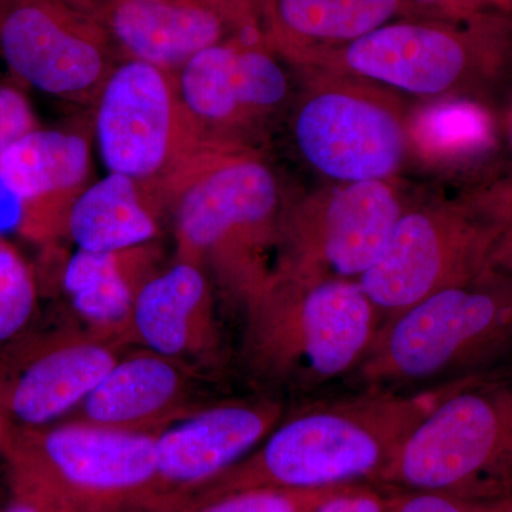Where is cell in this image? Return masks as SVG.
I'll return each mask as SVG.
<instances>
[{"label": "cell", "mask_w": 512, "mask_h": 512, "mask_svg": "<svg viewBox=\"0 0 512 512\" xmlns=\"http://www.w3.org/2000/svg\"><path fill=\"white\" fill-rule=\"evenodd\" d=\"M409 136L412 168L453 177L494 156L498 124L483 101H417L410 106Z\"/></svg>", "instance_id": "22"}, {"label": "cell", "mask_w": 512, "mask_h": 512, "mask_svg": "<svg viewBox=\"0 0 512 512\" xmlns=\"http://www.w3.org/2000/svg\"><path fill=\"white\" fill-rule=\"evenodd\" d=\"M380 484L503 500L512 490V377L460 380L404 441Z\"/></svg>", "instance_id": "9"}, {"label": "cell", "mask_w": 512, "mask_h": 512, "mask_svg": "<svg viewBox=\"0 0 512 512\" xmlns=\"http://www.w3.org/2000/svg\"><path fill=\"white\" fill-rule=\"evenodd\" d=\"M10 424L8 421L3 419L2 414H0V450H2L3 441L6 439V434H8Z\"/></svg>", "instance_id": "34"}, {"label": "cell", "mask_w": 512, "mask_h": 512, "mask_svg": "<svg viewBox=\"0 0 512 512\" xmlns=\"http://www.w3.org/2000/svg\"><path fill=\"white\" fill-rule=\"evenodd\" d=\"M39 302L33 266L0 235V349L29 329Z\"/></svg>", "instance_id": "24"}, {"label": "cell", "mask_w": 512, "mask_h": 512, "mask_svg": "<svg viewBox=\"0 0 512 512\" xmlns=\"http://www.w3.org/2000/svg\"><path fill=\"white\" fill-rule=\"evenodd\" d=\"M348 485L318 490L249 488L191 501L174 512H309Z\"/></svg>", "instance_id": "25"}, {"label": "cell", "mask_w": 512, "mask_h": 512, "mask_svg": "<svg viewBox=\"0 0 512 512\" xmlns=\"http://www.w3.org/2000/svg\"><path fill=\"white\" fill-rule=\"evenodd\" d=\"M3 512H49L40 507L35 501L29 500L23 495L10 493L8 504L3 507Z\"/></svg>", "instance_id": "31"}, {"label": "cell", "mask_w": 512, "mask_h": 512, "mask_svg": "<svg viewBox=\"0 0 512 512\" xmlns=\"http://www.w3.org/2000/svg\"><path fill=\"white\" fill-rule=\"evenodd\" d=\"M393 493L372 484H352L326 498L309 512H392Z\"/></svg>", "instance_id": "29"}, {"label": "cell", "mask_w": 512, "mask_h": 512, "mask_svg": "<svg viewBox=\"0 0 512 512\" xmlns=\"http://www.w3.org/2000/svg\"><path fill=\"white\" fill-rule=\"evenodd\" d=\"M512 356V275L488 266L384 320L355 375L373 390L481 376Z\"/></svg>", "instance_id": "3"}, {"label": "cell", "mask_w": 512, "mask_h": 512, "mask_svg": "<svg viewBox=\"0 0 512 512\" xmlns=\"http://www.w3.org/2000/svg\"><path fill=\"white\" fill-rule=\"evenodd\" d=\"M504 512H512V490L511 493L505 497Z\"/></svg>", "instance_id": "35"}, {"label": "cell", "mask_w": 512, "mask_h": 512, "mask_svg": "<svg viewBox=\"0 0 512 512\" xmlns=\"http://www.w3.org/2000/svg\"><path fill=\"white\" fill-rule=\"evenodd\" d=\"M504 501L505 498L484 501L430 491L396 490L392 512H504Z\"/></svg>", "instance_id": "26"}, {"label": "cell", "mask_w": 512, "mask_h": 512, "mask_svg": "<svg viewBox=\"0 0 512 512\" xmlns=\"http://www.w3.org/2000/svg\"><path fill=\"white\" fill-rule=\"evenodd\" d=\"M163 211L133 178L107 173L72 202L64 238L79 251H121L157 241Z\"/></svg>", "instance_id": "23"}, {"label": "cell", "mask_w": 512, "mask_h": 512, "mask_svg": "<svg viewBox=\"0 0 512 512\" xmlns=\"http://www.w3.org/2000/svg\"><path fill=\"white\" fill-rule=\"evenodd\" d=\"M245 320L249 372L262 382L308 389L356 372L382 325L356 281L278 271Z\"/></svg>", "instance_id": "4"}, {"label": "cell", "mask_w": 512, "mask_h": 512, "mask_svg": "<svg viewBox=\"0 0 512 512\" xmlns=\"http://www.w3.org/2000/svg\"><path fill=\"white\" fill-rule=\"evenodd\" d=\"M293 70L284 124L293 153L311 173L345 184L397 180L412 170L406 97L350 74Z\"/></svg>", "instance_id": "8"}, {"label": "cell", "mask_w": 512, "mask_h": 512, "mask_svg": "<svg viewBox=\"0 0 512 512\" xmlns=\"http://www.w3.org/2000/svg\"><path fill=\"white\" fill-rule=\"evenodd\" d=\"M0 59L19 82L94 104L121 62L96 16L66 0H0Z\"/></svg>", "instance_id": "13"}, {"label": "cell", "mask_w": 512, "mask_h": 512, "mask_svg": "<svg viewBox=\"0 0 512 512\" xmlns=\"http://www.w3.org/2000/svg\"><path fill=\"white\" fill-rule=\"evenodd\" d=\"M131 345L183 360L198 369L220 363L222 338L215 289L197 266L174 261L138 293Z\"/></svg>", "instance_id": "19"}, {"label": "cell", "mask_w": 512, "mask_h": 512, "mask_svg": "<svg viewBox=\"0 0 512 512\" xmlns=\"http://www.w3.org/2000/svg\"><path fill=\"white\" fill-rule=\"evenodd\" d=\"M104 512H154L150 508L143 507V505H133V507L117 508V510H110Z\"/></svg>", "instance_id": "33"}, {"label": "cell", "mask_w": 512, "mask_h": 512, "mask_svg": "<svg viewBox=\"0 0 512 512\" xmlns=\"http://www.w3.org/2000/svg\"><path fill=\"white\" fill-rule=\"evenodd\" d=\"M93 106L104 167L133 178L158 207L168 185L212 151L202 146L188 120L174 74L151 64H117Z\"/></svg>", "instance_id": "12"}, {"label": "cell", "mask_w": 512, "mask_h": 512, "mask_svg": "<svg viewBox=\"0 0 512 512\" xmlns=\"http://www.w3.org/2000/svg\"><path fill=\"white\" fill-rule=\"evenodd\" d=\"M37 128L39 120L26 94L0 82V153Z\"/></svg>", "instance_id": "27"}, {"label": "cell", "mask_w": 512, "mask_h": 512, "mask_svg": "<svg viewBox=\"0 0 512 512\" xmlns=\"http://www.w3.org/2000/svg\"><path fill=\"white\" fill-rule=\"evenodd\" d=\"M419 192L397 180L322 183L291 192L274 271L299 278L359 281L377 261Z\"/></svg>", "instance_id": "10"}, {"label": "cell", "mask_w": 512, "mask_h": 512, "mask_svg": "<svg viewBox=\"0 0 512 512\" xmlns=\"http://www.w3.org/2000/svg\"><path fill=\"white\" fill-rule=\"evenodd\" d=\"M511 5H512V0H511Z\"/></svg>", "instance_id": "38"}, {"label": "cell", "mask_w": 512, "mask_h": 512, "mask_svg": "<svg viewBox=\"0 0 512 512\" xmlns=\"http://www.w3.org/2000/svg\"><path fill=\"white\" fill-rule=\"evenodd\" d=\"M289 195L266 151H207L160 198L175 261L200 268L247 315L274 274Z\"/></svg>", "instance_id": "1"}, {"label": "cell", "mask_w": 512, "mask_h": 512, "mask_svg": "<svg viewBox=\"0 0 512 512\" xmlns=\"http://www.w3.org/2000/svg\"><path fill=\"white\" fill-rule=\"evenodd\" d=\"M163 268L164 252L157 241L121 251L77 249L63 266L60 286L77 323L131 346V315L138 293Z\"/></svg>", "instance_id": "20"}, {"label": "cell", "mask_w": 512, "mask_h": 512, "mask_svg": "<svg viewBox=\"0 0 512 512\" xmlns=\"http://www.w3.org/2000/svg\"><path fill=\"white\" fill-rule=\"evenodd\" d=\"M410 0H265L266 43L292 69L356 42L399 19H412Z\"/></svg>", "instance_id": "21"}, {"label": "cell", "mask_w": 512, "mask_h": 512, "mask_svg": "<svg viewBox=\"0 0 512 512\" xmlns=\"http://www.w3.org/2000/svg\"><path fill=\"white\" fill-rule=\"evenodd\" d=\"M67 3L74 6V8L83 10V12L90 13V15L99 18L101 9L110 2V0H66Z\"/></svg>", "instance_id": "32"}, {"label": "cell", "mask_w": 512, "mask_h": 512, "mask_svg": "<svg viewBox=\"0 0 512 512\" xmlns=\"http://www.w3.org/2000/svg\"><path fill=\"white\" fill-rule=\"evenodd\" d=\"M10 493L49 512L148 508L157 471V433L64 419L10 426L3 441Z\"/></svg>", "instance_id": "7"}, {"label": "cell", "mask_w": 512, "mask_h": 512, "mask_svg": "<svg viewBox=\"0 0 512 512\" xmlns=\"http://www.w3.org/2000/svg\"><path fill=\"white\" fill-rule=\"evenodd\" d=\"M90 167L87 137L40 127L0 153V190L18 205L25 231L62 237L70 205L89 185Z\"/></svg>", "instance_id": "17"}, {"label": "cell", "mask_w": 512, "mask_h": 512, "mask_svg": "<svg viewBox=\"0 0 512 512\" xmlns=\"http://www.w3.org/2000/svg\"><path fill=\"white\" fill-rule=\"evenodd\" d=\"M305 67L350 74L419 101L487 103L512 72V15L487 13L463 22L394 20L320 53Z\"/></svg>", "instance_id": "6"}, {"label": "cell", "mask_w": 512, "mask_h": 512, "mask_svg": "<svg viewBox=\"0 0 512 512\" xmlns=\"http://www.w3.org/2000/svg\"><path fill=\"white\" fill-rule=\"evenodd\" d=\"M192 128L207 150L266 151L295 94V70L264 39L237 37L174 74Z\"/></svg>", "instance_id": "11"}, {"label": "cell", "mask_w": 512, "mask_h": 512, "mask_svg": "<svg viewBox=\"0 0 512 512\" xmlns=\"http://www.w3.org/2000/svg\"><path fill=\"white\" fill-rule=\"evenodd\" d=\"M412 19L463 22L487 13L512 15L511 0H410Z\"/></svg>", "instance_id": "28"}, {"label": "cell", "mask_w": 512, "mask_h": 512, "mask_svg": "<svg viewBox=\"0 0 512 512\" xmlns=\"http://www.w3.org/2000/svg\"><path fill=\"white\" fill-rule=\"evenodd\" d=\"M284 419L271 397L204 404L157 433L156 483L148 508L174 512L247 458Z\"/></svg>", "instance_id": "15"}, {"label": "cell", "mask_w": 512, "mask_h": 512, "mask_svg": "<svg viewBox=\"0 0 512 512\" xmlns=\"http://www.w3.org/2000/svg\"><path fill=\"white\" fill-rule=\"evenodd\" d=\"M488 266L512 275V221L498 241Z\"/></svg>", "instance_id": "30"}, {"label": "cell", "mask_w": 512, "mask_h": 512, "mask_svg": "<svg viewBox=\"0 0 512 512\" xmlns=\"http://www.w3.org/2000/svg\"><path fill=\"white\" fill-rule=\"evenodd\" d=\"M0 512H3V507H2V505H0Z\"/></svg>", "instance_id": "37"}, {"label": "cell", "mask_w": 512, "mask_h": 512, "mask_svg": "<svg viewBox=\"0 0 512 512\" xmlns=\"http://www.w3.org/2000/svg\"><path fill=\"white\" fill-rule=\"evenodd\" d=\"M202 372L154 350L127 349L66 419L158 433L200 407L194 393Z\"/></svg>", "instance_id": "18"}, {"label": "cell", "mask_w": 512, "mask_h": 512, "mask_svg": "<svg viewBox=\"0 0 512 512\" xmlns=\"http://www.w3.org/2000/svg\"><path fill=\"white\" fill-rule=\"evenodd\" d=\"M511 143H512V121H511Z\"/></svg>", "instance_id": "36"}, {"label": "cell", "mask_w": 512, "mask_h": 512, "mask_svg": "<svg viewBox=\"0 0 512 512\" xmlns=\"http://www.w3.org/2000/svg\"><path fill=\"white\" fill-rule=\"evenodd\" d=\"M127 349L76 320L25 330L0 349V414L13 427L66 419Z\"/></svg>", "instance_id": "14"}, {"label": "cell", "mask_w": 512, "mask_h": 512, "mask_svg": "<svg viewBox=\"0 0 512 512\" xmlns=\"http://www.w3.org/2000/svg\"><path fill=\"white\" fill-rule=\"evenodd\" d=\"M458 382L410 394L372 389L282 419L247 458L187 503L249 488L380 484L414 427Z\"/></svg>", "instance_id": "2"}, {"label": "cell", "mask_w": 512, "mask_h": 512, "mask_svg": "<svg viewBox=\"0 0 512 512\" xmlns=\"http://www.w3.org/2000/svg\"><path fill=\"white\" fill-rule=\"evenodd\" d=\"M511 221L512 178L488 180L453 195L417 194L357 284L384 322L480 275Z\"/></svg>", "instance_id": "5"}, {"label": "cell", "mask_w": 512, "mask_h": 512, "mask_svg": "<svg viewBox=\"0 0 512 512\" xmlns=\"http://www.w3.org/2000/svg\"><path fill=\"white\" fill-rule=\"evenodd\" d=\"M265 0H110L99 19L121 62L175 74L192 57L237 37L264 39ZM266 42V40H265Z\"/></svg>", "instance_id": "16"}]
</instances>
